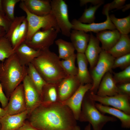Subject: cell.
<instances>
[{
	"instance_id": "cell-1",
	"label": "cell",
	"mask_w": 130,
	"mask_h": 130,
	"mask_svg": "<svg viewBox=\"0 0 130 130\" xmlns=\"http://www.w3.org/2000/svg\"><path fill=\"white\" fill-rule=\"evenodd\" d=\"M26 120L39 130H71L77 125L70 109L59 102L41 103L28 115Z\"/></svg>"
},
{
	"instance_id": "cell-2",
	"label": "cell",
	"mask_w": 130,
	"mask_h": 130,
	"mask_svg": "<svg viewBox=\"0 0 130 130\" xmlns=\"http://www.w3.org/2000/svg\"><path fill=\"white\" fill-rule=\"evenodd\" d=\"M60 61L58 56L47 49L41 50L31 63L46 83L56 84L68 76Z\"/></svg>"
},
{
	"instance_id": "cell-3",
	"label": "cell",
	"mask_w": 130,
	"mask_h": 130,
	"mask_svg": "<svg viewBox=\"0 0 130 130\" xmlns=\"http://www.w3.org/2000/svg\"><path fill=\"white\" fill-rule=\"evenodd\" d=\"M27 75V66L20 64L15 52L4 62H0V81L3 90L9 99Z\"/></svg>"
},
{
	"instance_id": "cell-4",
	"label": "cell",
	"mask_w": 130,
	"mask_h": 130,
	"mask_svg": "<svg viewBox=\"0 0 130 130\" xmlns=\"http://www.w3.org/2000/svg\"><path fill=\"white\" fill-rule=\"evenodd\" d=\"M95 103L90 97L89 91L84 98L78 120L88 122L93 130H102L108 122L117 121L115 117L105 115L100 112L96 106Z\"/></svg>"
},
{
	"instance_id": "cell-5",
	"label": "cell",
	"mask_w": 130,
	"mask_h": 130,
	"mask_svg": "<svg viewBox=\"0 0 130 130\" xmlns=\"http://www.w3.org/2000/svg\"><path fill=\"white\" fill-rule=\"evenodd\" d=\"M20 1L19 7L26 14V18L28 24V34L25 41L30 40L33 34L40 29L44 31L54 28L60 31L55 19L51 13L43 16L34 15L29 12L23 2Z\"/></svg>"
},
{
	"instance_id": "cell-6",
	"label": "cell",
	"mask_w": 130,
	"mask_h": 130,
	"mask_svg": "<svg viewBox=\"0 0 130 130\" xmlns=\"http://www.w3.org/2000/svg\"><path fill=\"white\" fill-rule=\"evenodd\" d=\"M115 58L107 51L102 49L98 60L91 70L90 75L92 80V86L90 91L96 94L103 77L107 72H112Z\"/></svg>"
},
{
	"instance_id": "cell-7",
	"label": "cell",
	"mask_w": 130,
	"mask_h": 130,
	"mask_svg": "<svg viewBox=\"0 0 130 130\" xmlns=\"http://www.w3.org/2000/svg\"><path fill=\"white\" fill-rule=\"evenodd\" d=\"M51 13L54 17L62 34L70 37L72 25L69 20L68 6L63 0H51Z\"/></svg>"
},
{
	"instance_id": "cell-8",
	"label": "cell",
	"mask_w": 130,
	"mask_h": 130,
	"mask_svg": "<svg viewBox=\"0 0 130 130\" xmlns=\"http://www.w3.org/2000/svg\"><path fill=\"white\" fill-rule=\"evenodd\" d=\"M59 32L54 28L42 31L39 30L33 35L31 39L24 42L36 50L49 49L53 43Z\"/></svg>"
},
{
	"instance_id": "cell-9",
	"label": "cell",
	"mask_w": 130,
	"mask_h": 130,
	"mask_svg": "<svg viewBox=\"0 0 130 130\" xmlns=\"http://www.w3.org/2000/svg\"><path fill=\"white\" fill-rule=\"evenodd\" d=\"M89 91L90 97L95 102L104 105L112 106L130 115V96L118 94L111 96L101 97Z\"/></svg>"
},
{
	"instance_id": "cell-10",
	"label": "cell",
	"mask_w": 130,
	"mask_h": 130,
	"mask_svg": "<svg viewBox=\"0 0 130 130\" xmlns=\"http://www.w3.org/2000/svg\"><path fill=\"white\" fill-rule=\"evenodd\" d=\"M6 106L4 108L7 114L13 115L26 110L23 86L21 83L11 94Z\"/></svg>"
},
{
	"instance_id": "cell-11",
	"label": "cell",
	"mask_w": 130,
	"mask_h": 130,
	"mask_svg": "<svg viewBox=\"0 0 130 130\" xmlns=\"http://www.w3.org/2000/svg\"><path fill=\"white\" fill-rule=\"evenodd\" d=\"M92 86V84H80L70 97L61 103L70 109L77 121L78 120L84 97L87 92L91 89Z\"/></svg>"
},
{
	"instance_id": "cell-12",
	"label": "cell",
	"mask_w": 130,
	"mask_h": 130,
	"mask_svg": "<svg viewBox=\"0 0 130 130\" xmlns=\"http://www.w3.org/2000/svg\"><path fill=\"white\" fill-rule=\"evenodd\" d=\"M26 110L28 115L41 103V96L27 75L22 81Z\"/></svg>"
},
{
	"instance_id": "cell-13",
	"label": "cell",
	"mask_w": 130,
	"mask_h": 130,
	"mask_svg": "<svg viewBox=\"0 0 130 130\" xmlns=\"http://www.w3.org/2000/svg\"><path fill=\"white\" fill-rule=\"evenodd\" d=\"M81 84L77 76H68L57 84L58 101L62 103L70 97Z\"/></svg>"
},
{
	"instance_id": "cell-14",
	"label": "cell",
	"mask_w": 130,
	"mask_h": 130,
	"mask_svg": "<svg viewBox=\"0 0 130 130\" xmlns=\"http://www.w3.org/2000/svg\"><path fill=\"white\" fill-rule=\"evenodd\" d=\"M104 15L106 16V20L103 22L99 23L94 22L90 24H84L81 23L76 19H74L71 22L72 25V29L82 30L86 32H92L96 33L105 30L116 29L110 19L109 12H106Z\"/></svg>"
},
{
	"instance_id": "cell-15",
	"label": "cell",
	"mask_w": 130,
	"mask_h": 130,
	"mask_svg": "<svg viewBox=\"0 0 130 130\" xmlns=\"http://www.w3.org/2000/svg\"><path fill=\"white\" fill-rule=\"evenodd\" d=\"M111 72H107L102 78L96 94L98 96H111L119 94L117 84Z\"/></svg>"
},
{
	"instance_id": "cell-16",
	"label": "cell",
	"mask_w": 130,
	"mask_h": 130,
	"mask_svg": "<svg viewBox=\"0 0 130 130\" xmlns=\"http://www.w3.org/2000/svg\"><path fill=\"white\" fill-rule=\"evenodd\" d=\"M28 113L27 110L13 115L6 114L0 119L1 130H17L27 119Z\"/></svg>"
},
{
	"instance_id": "cell-17",
	"label": "cell",
	"mask_w": 130,
	"mask_h": 130,
	"mask_svg": "<svg viewBox=\"0 0 130 130\" xmlns=\"http://www.w3.org/2000/svg\"><path fill=\"white\" fill-rule=\"evenodd\" d=\"M89 40L84 54L91 70L96 64L102 49L99 45L100 42L96 36L91 32Z\"/></svg>"
},
{
	"instance_id": "cell-18",
	"label": "cell",
	"mask_w": 130,
	"mask_h": 130,
	"mask_svg": "<svg viewBox=\"0 0 130 130\" xmlns=\"http://www.w3.org/2000/svg\"><path fill=\"white\" fill-rule=\"evenodd\" d=\"M25 5L31 13L43 16L51 13V0H22Z\"/></svg>"
},
{
	"instance_id": "cell-19",
	"label": "cell",
	"mask_w": 130,
	"mask_h": 130,
	"mask_svg": "<svg viewBox=\"0 0 130 130\" xmlns=\"http://www.w3.org/2000/svg\"><path fill=\"white\" fill-rule=\"evenodd\" d=\"M121 35V33L117 29L107 30L96 33V37L101 43L102 49L107 51L117 43Z\"/></svg>"
},
{
	"instance_id": "cell-20",
	"label": "cell",
	"mask_w": 130,
	"mask_h": 130,
	"mask_svg": "<svg viewBox=\"0 0 130 130\" xmlns=\"http://www.w3.org/2000/svg\"><path fill=\"white\" fill-rule=\"evenodd\" d=\"M14 51L20 64L27 66L39 55L41 50L34 49L24 42Z\"/></svg>"
},
{
	"instance_id": "cell-21",
	"label": "cell",
	"mask_w": 130,
	"mask_h": 130,
	"mask_svg": "<svg viewBox=\"0 0 130 130\" xmlns=\"http://www.w3.org/2000/svg\"><path fill=\"white\" fill-rule=\"evenodd\" d=\"M76 59L78 66L76 76L81 84H92V80L88 68V63L84 53H77Z\"/></svg>"
},
{
	"instance_id": "cell-22",
	"label": "cell",
	"mask_w": 130,
	"mask_h": 130,
	"mask_svg": "<svg viewBox=\"0 0 130 130\" xmlns=\"http://www.w3.org/2000/svg\"><path fill=\"white\" fill-rule=\"evenodd\" d=\"M96 106L102 113L111 115L119 119L121 122L122 128L129 129L130 128V115L126 114L118 109L105 105L98 103H95Z\"/></svg>"
},
{
	"instance_id": "cell-23",
	"label": "cell",
	"mask_w": 130,
	"mask_h": 130,
	"mask_svg": "<svg viewBox=\"0 0 130 130\" xmlns=\"http://www.w3.org/2000/svg\"><path fill=\"white\" fill-rule=\"evenodd\" d=\"M90 34L84 31L73 29L70 37L71 43L77 53H84L90 39Z\"/></svg>"
},
{
	"instance_id": "cell-24",
	"label": "cell",
	"mask_w": 130,
	"mask_h": 130,
	"mask_svg": "<svg viewBox=\"0 0 130 130\" xmlns=\"http://www.w3.org/2000/svg\"><path fill=\"white\" fill-rule=\"evenodd\" d=\"M115 58L130 53V39L128 34H121L116 44L107 51Z\"/></svg>"
},
{
	"instance_id": "cell-25",
	"label": "cell",
	"mask_w": 130,
	"mask_h": 130,
	"mask_svg": "<svg viewBox=\"0 0 130 130\" xmlns=\"http://www.w3.org/2000/svg\"><path fill=\"white\" fill-rule=\"evenodd\" d=\"M41 96V103L49 104L58 102L57 84L47 83L42 89Z\"/></svg>"
},
{
	"instance_id": "cell-26",
	"label": "cell",
	"mask_w": 130,
	"mask_h": 130,
	"mask_svg": "<svg viewBox=\"0 0 130 130\" xmlns=\"http://www.w3.org/2000/svg\"><path fill=\"white\" fill-rule=\"evenodd\" d=\"M25 18V16L15 17L5 36L10 42L13 49L17 43L20 26Z\"/></svg>"
},
{
	"instance_id": "cell-27",
	"label": "cell",
	"mask_w": 130,
	"mask_h": 130,
	"mask_svg": "<svg viewBox=\"0 0 130 130\" xmlns=\"http://www.w3.org/2000/svg\"><path fill=\"white\" fill-rule=\"evenodd\" d=\"M27 67V75L41 96L42 89L47 83L31 63L29 64Z\"/></svg>"
},
{
	"instance_id": "cell-28",
	"label": "cell",
	"mask_w": 130,
	"mask_h": 130,
	"mask_svg": "<svg viewBox=\"0 0 130 130\" xmlns=\"http://www.w3.org/2000/svg\"><path fill=\"white\" fill-rule=\"evenodd\" d=\"M55 42L58 47V56L60 59H65L75 53V49L71 42L61 39H58Z\"/></svg>"
},
{
	"instance_id": "cell-29",
	"label": "cell",
	"mask_w": 130,
	"mask_h": 130,
	"mask_svg": "<svg viewBox=\"0 0 130 130\" xmlns=\"http://www.w3.org/2000/svg\"><path fill=\"white\" fill-rule=\"evenodd\" d=\"M110 19L121 34H128L130 32V15L121 18H117L114 15H109Z\"/></svg>"
},
{
	"instance_id": "cell-30",
	"label": "cell",
	"mask_w": 130,
	"mask_h": 130,
	"mask_svg": "<svg viewBox=\"0 0 130 130\" xmlns=\"http://www.w3.org/2000/svg\"><path fill=\"white\" fill-rule=\"evenodd\" d=\"M76 54L65 59L61 60V64L63 70L68 76H76L78 72L77 67L76 66L75 61Z\"/></svg>"
},
{
	"instance_id": "cell-31",
	"label": "cell",
	"mask_w": 130,
	"mask_h": 130,
	"mask_svg": "<svg viewBox=\"0 0 130 130\" xmlns=\"http://www.w3.org/2000/svg\"><path fill=\"white\" fill-rule=\"evenodd\" d=\"M102 5L91 6L89 8H85L82 15L78 20L81 23L84 24H90L94 22L96 12Z\"/></svg>"
},
{
	"instance_id": "cell-32",
	"label": "cell",
	"mask_w": 130,
	"mask_h": 130,
	"mask_svg": "<svg viewBox=\"0 0 130 130\" xmlns=\"http://www.w3.org/2000/svg\"><path fill=\"white\" fill-rule=\"evenodd\" d=\"M15 52L11 44L5 37L0 39V61L4 60Z\"/></svg>"
},
{
	"instance_id": "cell-33",
	"label": "cell",
	"mask_w": 130,
	"mask_h": 130,
	"mask_svg": "<svg viewBox=\"0 0 130 130\" xmlns=\"http://www.w3.org/2000/svg\"><path fill=\"white\" fill-rule=\"evenodd\" d=\"M20 0H2V4L3 11L6 17L12 21L15 17L14 10L16 4Z\"/></svg>"
},
{
	"instance_id": "cell-34",
	"label": "cell",
	"mask_w": 130,
	"mask_h": 130,
	"mask_svg": "<svg viewBox=\"0 0 130 130\" xmlns=\"http://www.w3.org/2000/svg\"><path fill=\"white\" fill-rule=\"evenodd\" d=\"M28 30V22L26 18L20 26L17 43L13 49L14 51L26 41L27 35Z\"/></svg>"
},
{
	"instance_id": "cell-35",
	"label": "cell",
	"mask_w": 130,
	"mask_h": 130,
	"mask_svg": "<svg viewBox=\"0 0 130 130\" xmlns=\"http://www.w3.org/2000/svg\"><path fill=\"white\" fill-rule=\"evenodd\" d=\"M114 79L117 84L130 82V65L118 72L113 73Z\"/></svg>"
},
{
	"instance_id": "cell-36",
	"label": "cell",
	"mask_w": 130,
	"mask_h": 130,
	"mask_svg": "<svg viewBox=\"0 0 130 130\" xmlns=\"http://www.w3.org/2000/svg\"><path fill=\"white\" fill-rule=\"evenodd\" d=\"M130 65V53L115 58L112 68H119L124 70Z\"/></svg>"
},
{
	"instance_id": "cell-37",
	"label": "cell",
	"mask_w": 130,
	"mask_h": 130,
	"mask_svg": "<svg viewBox=\"0 0 130 130\" xmlns=\"http://www.w3.org/2000/svg\"><path fill=\"white\" fill-rule=\"evenodd\" d=\"M125 0H114L112 2L105 5L103 8L102 13L104 14L106 12H109L114 9L119 10L125 4Z\"/></svg>"
},
{
	"instance_id": "cell-38",
	"label": "cell",
	"mask_w": 130,
	"mask_h": 130,
	"mask_svg": "<svg viewBox=\"0 0 130 130\" xmlns=\"http://www.w3.org/2000/svg\"><path fill=\"white\" fill-rule=\"evenodd\" d=\"M119 94H123L130 96V82L117 84Z\"/></svg>"
},
{
	"instance_id": "cell-39",
	"label": "cell",
	"mask_w": 130,
	"mask_h": 130,
	"mask_svg": "<svg viewBox=\"0 0 130 130\" xmlns=\"http://www.w3.org/2000/svg\"><path fill=\"white\" fill-rule=\"evenodd\" d=\"M12 21L9 20L5 14L0 12V26L5 29L6 33L10 26Z\"/></svg>"
},
{
	"instance_id": "cell-40",
	"label": "cell",
	"mask_w": 130,
	"mask_h": 130,
	"mask_svg": "<svg viewBox=\"0 0 130 130\" xmlns=\"http://www.w3.org/2000/svg\"><path fill=\"white\" fill-rule=\"evenodd\" d=\"M8 101L9 99L6 97L3 92L0 81V102L2 108H4L6 107Z\"/></svg>"
},
{
	"instance_id": "cell-41",
	"label": "cell",
	"mask_w": 130,
	"mask_h": 130,
	"mask_svg": "<svg viewBox=\"0 0 130 130\" xmlns=\"http://www.w3.org/2000/svg\"><path fill=\"white\" fill-rule=\"evenodd\" d=\"M80 2L81 6H83L89 3H91L94 6H96L100 4H103L104 1L103 0H80Z\"/></svg>"
},
{
	"instance_id": "cell-42",
	"label": "cell",
	"mask_w": 130,
	"mask_h": 130,
	"mask_svg": "<svg viewBox=\"0 0 130 130\" xmlns=\"http://www.w3.org/2000/svg\"><path fill=\"white\" fill-rule=\"evenodd\" d=\"M17 130H39L32 125L26 120L23 125Z\"/></svg>"
},
{
	"instance_id": "cell-43",
	"label": "cell",
	"mask_w": 130,
	"mask_h": 130,
	"mask_svg": "<svg viewBox=\"0 0 130 130\" xmlns=\"http://www.w3.org/2000/svg\"><path fill=\"white\" fill-rule=\"evenodd\" d=\"M6 33V32L4 28L0 26V39L4 37Z\"/></svg>"
},
{
	"instance_id": "cell-44",
	"label": "cell",
	"mask_w": 130,
	"mask_h": 130,
	"mask_svg": "<svg viewBox=\"0 0 130 130\" xmlns=\"http://www.w3.org/2000/svg\"><path fill=\"white\" fill-rule=\"evenodd\" d=\"M6 114L5 109L0 107V119L3 117Z\"/></svg>"
},
{
	"instance_id": "cell-45",
	"label": "cell",
	"mask_w": 130,
	"mask_h": 130,
	"mask_svg": "<svg viewBox=\"0 0 130 130\" xmlns=\"http://www.w3.org/2000/svg\"><path fill=\"white\" fill-rule=\"evenodd\" d=\"M130 8V4L129 3L124 5L120 8V9H122V11L124 12L129 9Z\"/></svg>"
},
{
	"instance_id": "cell-46",
	"label": "cell",
	"mask_w": 130,
	"mask_h": 130,
	"mask_svg": "<svg viewBox=\"0 0 130 130\" xmlns=\"http://www.w3.org/2000/svg\"><path fill=\"white\" fill-rule=\"evenodd\" d=\"M0 12L4 14L2 6V0H0Z\"/></svg>"
},
{
	"instance_id": "cell-47",
	"label": "cell",
	"mask_w": 130,
	"mask_h": 130,
	"mask_svg": "<svg viewBox=\"0 0 130 130\" xmlns=\"http://www.w3.org/2000/svg\"><path fill=\"white\" fill-rule=\"evenodd\" d=\"M91 124L89 123L85 127L84 130H91Z\"/></svg>"
},
{
	"instance_id": "cell-48",
	"label": "cell",
	"mask_w": 130,
	"mask_h": 130,
	"mask_svg": "<svg viewBox=\"0 0 130 130\" xmlns=\"http://www.w3.org/2000/svg\"><path fill=\"white\" fill-rule=\"evenodd\" d=\"M71 130H81L80 127L77 125Z\"/></svg>"
},
{
	"instance_id": "cell-49",
	"label": "cell",
	"mask_w": 130,
	"mask_h": 130,
	"mask_svg": "<svg viewBox=\"0 0 130 130\" xmlns=\"http://www.w3.org/2000/svg\"><path fill=\"white\" fill-rule=\"evenodd\" d=\"M0 130H1V125L0 124Z\"/></svg>"
}]
</instances>
